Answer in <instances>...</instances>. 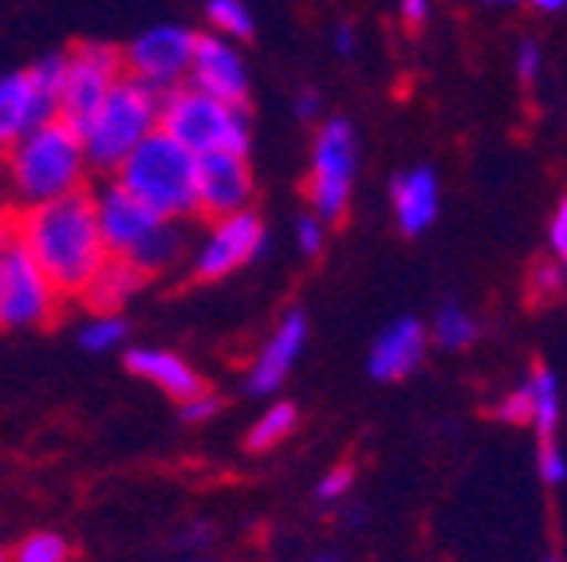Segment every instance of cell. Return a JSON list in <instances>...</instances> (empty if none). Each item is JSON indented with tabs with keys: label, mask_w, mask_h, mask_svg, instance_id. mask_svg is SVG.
Wrapping results in <instances>:
<instances>
[{
	"label": "cell",
	"mask_w": 567,
	"mask_h": 562,
	"mask_svg": "<svg viewBox=\"0 0 567 562\" xmlns=\"http://www.w3.org/2000/svg\"><path fill=\"white\" fill-rule=\"evenodd\" d=\"M12 237L35 256V264L44 268L55 291L71 299H80L99 268L111 260L91 194H71L60 201L20 209L12 217Z\"/></svg>",
	"instance_id": "obj_1"
},
{
	"label": "cell",
	"mask_w": 567,
	"mask_h": 562,
	"mask_svg": "<svg viewBox=\"0 0 567 562\" xmlns=\"http://www.w3.org/2000/svg\"><path fill=\"white\" fill-rule=\"evenodd\" d=\"M87 154H83L80 131L68 118L35 126L4 154V177H9L12 201L20 209L60 201V197L83 194L87 181Z\"/></svg>",
	"instance_id": "obj_2"
},
{
	"label": "cell",
	"mask_w": 567,
	"mask_h": 562,
	"mask_svg": "<svg viewBox=\"0 0 567 562\" xmlns=\"http://www.w3.org/2000/svg\"><path fill=\"white\" fill-rule=\"evenodd\" d=\"M115 181L162 220H186L197 212V154L162 126L134 146L131 158L115 169Z\"/></svg>",
	"instance_id": "obj_3"
},
{
	"label": "cell",
	"mask_w": 567,
	"mask_h": 562,
	"mask_svg": "<svg viewBox=\"0 0 567 562\" xmlns=\"http://www.w3.org/2000/svg\"><path fill=\"white\" fill-rule=\"evenodd\" d=\"M158 123H162V91L123 75L111 87V95L95 106V115L80 126L87 166L103 169V174H115L134 154V146L158 131Z\"/></svg>",
	"instance_id": "obj_4"
},
{
	"label": "cell",
	"mask_w": 567,
	"mask_h": 562,
	"mask_svg": "<svg viewBox=\"0 0 567 562\" xmlns=\"http://www.w3.org/2000/svg\"><path fill=\"white\" fill-rule=\"evenodd\" d=\"M162 131L174 142L205 158V154H240L252 146V118L248 106H233L205 95L197 87H174L162 95Z\"/></svg>",
	"instance_id": "obj_5"
},
{
	"label": "cell",
	"mask_w": 567,
	"mask_h": 562,
	"mask_svg": "<svg viewBox=\"0 0 567 562\" xmlns=\"http://www.w3.org/2000/svg\"><path fill=\"white\" fill-rule=\"evenodd\" d=\"M359 169V142L347 118H328L311 142L308 201L323 225H339L351 209V185Z\"/></svg>",
	"instance_id": "obj_6"
},
{
	"label": "cell",
	"mask_w": 567,
	"mask_h": 562,
	"mask_svg": "<svg viewBox=\"0 0 567 562\" xmlns=\"http://www.w3.org/2000/svg\"><path fill=\"white\" fill-rule=\"evenodd\" d=\"M60 291L48 272L35 264V256L12 237L9 252L0 260V331H24L44 326L60 311Z\"/></svg>",
	"instance_id": "obj_7"
},
{
	"label": "cell",
	"mask_w": 567,
	"mask_h": 562,
	"mask_svg": "<svg viewBox=\"0 0 567 562\" xmlns=\"http://www.w3.org/2000/svg\"><path fill=\"white\" fill-rule=\"evenodd\" d=\"M197 35L182 24H158L146 28L123 48V67L131 80L146 83L154 91H174L182 87V80L189 75V63H194Z\"/></svg>",
	"instance_id": "obj_8"
},
{
	"label": "cell",
	"mask_w": 567,
	"mask_h": 562,
	"mask_svg": "<svg viewBox=\"0 0 567 562\" xmlns=\"http://www.w3.org/2000/svg\"><path fill=\"white\" fill-rule=\"evenodd\" d=\"M123 75V48L91 44V40L87 44H75L68 52V83H63L60 95V118H68L80 131Z\"/></svg>",
	"instance_id": "obj_9"
},
{
	"label": "cell",
	"mask_w": 567,
	"mask_h": 562,
	"mask_svg": "<svg viewBox=\"0 0 567 562\" xmlns=\"http://www.w3.org/2000/svg\"><path fill=\"white\" fill-rule=\"evenodd\" d=\"M265 248H268L265 220H260L252 209H240V212H233V217H221L217 225H213L205 244L197 248L194 275L205 283L225 280V275H233L237 268L252 264Z\"/></svg>",
	"instance_id": "obj_10"
},
{
	"label": "cell",
	"mask_w": 567,
	"mask_h": 562,
	"mask_svg": "<svg viewBox=\"0 0 567 562\" xmlns=\"http://www.w3.org/2000/svg\"><path fill=\"white\" fill-rule=\"evenodd\" d=\"M248 201H252V169L240 154L197 158V212L221 220L248 209Z\"/></svg>",
	"instance_id": "obj_11"
},
{
	"label": "cell",
	"mask_w": 567,
	"mask_h": 562,
	"mask_svg": "<svg viewBox=\"0 0 567 562\" xmlns=\"http://www.w3.org/2000/svg\"><path fill=\"white\" fill-rule=\"evenodd\" d=\"M91 201H95L99 232H103V240H106V252L123 256V260L162 225V217H154V212L134 194H126L118 181L103 185L99 194H91Z\"/></svg>",
	"instance_id": "obj_12"
},
{
	"label": "cell",
	"mask_w": 567,
	"mask_h": 562,
	"mask_svg": "<svg viewBox=\"0 0 567 562\" xmlns=\"http://www.w3.org/2000/svg\"><path fill=\"white\" fill-rule=\"evenodd\" d=\"M189 80H194L197 91L221 98V103L248 106V71H245V63H240L237 48H233L225 35H217V32L197 35Z\"/></svg>",
	"instance_id": "obj_13"
},
{
	"label": "cell",
	"mask_w": 567,
	"mask_h": 562,
	"mask_svg": "<svg viewBox=\"0 0 567 562\" xmlns=\"http://www.w3.org/2000/svg\"><path fill=\"white\" fill-rule=\"evenodd\" d=\"M52 118H60V98L35 87L28 71L0 75V149L32 134L35 126L52 123Z\"/></svg>",
	"instance_id": "obj_14"
},
{
	"label": "cell",
	"mask_w": 567,
	"mask_h": 562,
	"mask_svg": "<svg viewBox=\"0 0 567 562\" xmlns=\"http://www.w3.org/2000/svg\"><path fill=\"white\" fill-rule=\"evenodd\" d=\"M303 343H308V315L303 311H284V319L276 323V331L268 334V343L260 346V358L248 374V394L268 397L284 386V378L292 374V366L300 362Z\"/></svg>",
	"instance_id": "obj_15"
},
{
	"label": "cell",
	"mask_w": 567,
	"mask_h": 562,
	"mask_svg": "<svg viewBox=\"0 0 567 562\" xmlns=\"http://www.w3.org/2000/svg\"><path fill=\"white\" fill-rule=\"evenodd\" d=\"M425 346H430L425 326L417 323L414 315H402V319H394L379 339H374L367 370H371L374 382H402L422 366Z\"/></svg>",
	"instance_id": "obj_16"
},
{
	"label": "cell",
	"mask_w": 567,
	"mask_h": 562,
	"mask_svg": "<svg viewBox=\"0 0 567 562\" xmlns=\"http://www.w3.org/2000/svg\"><path fill=\"white\" fill-rule=\"evenodd\" d=\"M390 205H394V220L406 237H422L437 217L442 205V189H437V174L430 166H414L390 181Z\"/></svg>",
	"instance_id": "obj_17"
},
{
	"label": "cell",
	"mask_w": 567,
	"mask_h": 562,
	"mask_svg": "<svg viewBox=\"0 0 567 562\" xmlns=\"http://www.w3.org/2000/svg\"><path fill=\"white\" fill-rule=\"evenodd\" d=\"M126 370H131L134 378L158 386L174 402H189V397L205 394V382L197 378V370L177 358V354L158 351V346H134V351H126Z\"/></svg>",
	"instance_id": "obj_18"
},
{
	"label": "cell",
	"mask_w": 567,
	"mask_h": 562,
	"mask_svg": "<svg viewBox=\"0 0 567 562\" xmlns=\"http://www.w3.org/2000/svg\"><path fill=\"white\" fill-rule=\"evenodd\" d=\"M146 280H151V275L138 272L131 260L111 256V260L95 272V280L87 283V291H83L80 299L91 308V315H115V311L126 308V299L138 295Z\"/></svg>",
	"instance_id": "obj_19"
},
{
	"label": "cell",
	"mask_w": 567,
	"mask_h": 562,
	"mask_svg": "<svg viewBox=\"0 0 567 562\" xmlns=\"http://www.w3.org/2000/svg\"><path fill=\"white\" fill-rule=\"evenodd\" d=\"M524 394H528V425H536V433H540V440H551L559 429V417H564V402H559V378L551 374V366H544V362H536L532 366V374L520 382Z\"/></svg>",
	"instance_id": "obj_20"
},
{
	"label": "cell",
	"mask_w": 567,
	"mask_h": 562,
	"mask_svg": "<svg viewBox=\"0 0 567 562\" xmlns=\"http://www.w3.org/2000/svg\"><path fill=\"white\" fill-rule=\"evenodd\" d=\"M182 252H186V237H182V229H177V220H162L158 229L142 240V244L134 248L126 260H131L138 272L158 275V272H166V268L174 264Z\"/></svg>",
	"instance_id": "obj_21"
},
{
	"label": "cell",
	"mask_w": 567,
	"mask_h": 562,
	"mask_svg": "<svg viewBox=\"0 0 567 562\" xmlns=\"http://www.w3.org/2000/svg\"><path fill=\"white\" fill-rule=\"evenodd\" d=\"M296 429V405L292 402H276L268 405L265 414H260V422L248 429V452H268V448H276L280 440H288Z\"/></svg>",
	"instance_id": "obj_22"
},
{
	"label": "cell",
	"mask_w": 567,
	"mask_h": 562,
	"mask_svg": "<svg viewBox=\"0 0 567 562\" xmlns=\"http://www.w3.org/2000/svg\"><path fill=\"white\" fill-rule=\"evenodd\" d=\"M434 339L445 346V351H465V346L477 339V319L470 311L445 299L442 308H437V319H434Z\"/></svg>",
	"instance_id": "obj_23"
},
{
	"label": "cell",
	"mask_w": 567,
	"mask_h": 562,
	"mask_svg": "<svg viewBox=\"0 0 567 562\" xmlns=\"http://www.w3.org/2000/svg\"><path fill=\"white\" fill-rule=\"evenodd\" d=\"M205 17L217 28V35L225 40H252V12L245 9V0H209L205 4Z\"/></svg>",
	"instance_id": "obj_24"
},
{
	"label": "cell",
	"mask_w": 567,
	"mask_h": 562,
	"mask_svg": "<svg viewBox=\"0 0 567 562\" xmlns=\"http://www.w3.org/2000/svg\"><path fill=\"white\" fill-rule=\"evenodd\" d=\"M126 334H131V326L118 315H95L91 323H83L80 346L91 354H106V351H115V346H123Z\"/></svg>",
	"instance_id": "obj_25"
},
{
	"label": "cell",
	"mask_w": 567,
	"mask_h": 562,
	"mask_svg": "<svg viewBox=\"0 0 567 562\" xmlns=\"http://www.w3.org/2000/svg\"><path fill=\"white\" fill-rule=\"evenodd\" d=\"M68 559H71L68 539L55 535V531H35V535H28L12 551V562H68Z\"/></svg>",
	"instance_id": "obj_26"
},
{
	"label": "cell",
	"mask_w": 567,
	"mask_h": 562,
	"mask_svg": "<svg viewBox=\"0 0 567 562\" xmlns=\"http://www.w3.org/2000/svg\"><path fill=\"white\" fill-rule=\"evenodd\" d=\"M35 80V87H44L48 95L60 98L63 95V83H68V52H48L40 55V60L32 63V71H28Z\"/></svg>",
	"instance_id": "obj_27"
},
{
	"label": "cell",
	"mask_w": 567,
	"mask_h": 562,
	"mask_svg": "<svg viewBox=\"0 0 567 562\" xmlns=\"http://www.w3.org/2000/svg\"><path fill=\"white\" fill-rule=\"evenodd\" d=\"M536 472H540V480L551 483V488L567 483V452L556 445V437L540 440V452H536Z\"/></svg>",
	"instance_id": "obj_28"
},
{
	"label": "cell",
	"mask_w": 567,
	"mask_h": 562,
	"mask_svg": "<svg viewBox=\"0 0 567 562\" xmlns=\"http://www.w3.org/2000/svg\"><path fill=\"white\" fill-rule=\"evenodd\" d=\"M351 488H354V468L351 465H336L328 476H323V480L316 483V496L323 503H331V500H343Z\"/></svg>",
	"instance_id": "obj_29"
},
{
	"label": "cell",
	"mask_w": 567,
	"mask_h": 562,
	"mask_svg": "<svg viewBox=\"0 0 567 562\" xmlns=\"http://www.w3.org/2000/svg\"><path fill=\"white\" fill-rule=\"evenodd\" d=\"M532 299H559V260H540L532 268Z\"/></svg>",
	"instance_id": "obj_30"
},
{
	"label": "cell",
	"mask_w": 567,
	"mask_h": 562,
	"mask_svg": "<svg viewBox=\"0 0 567 562\" xmlns=\"http://www.w3.org/2000/svg\"><path fill=\"white\" fill-rule=\"evenodd\" d=\"M296 244H300L303 256L323 252V220H319L316 212H303V217L296 220Z\"/></svg>",
	"instance_id": "obj_31"
},
{
	"label": "cell",
	"mask_w": 567,
	"mask_h": 562,
	"mask_svg": "<svg viewBox=\"0 0 567 562\" xmlns=\"http://www.w3.org/2000/svg\"><path fill=\"white\" fill-rule=\"evenodd\" d=\"M540 44L536 40H524L520 48H516V75H520L524 83H536V75H540Z\"/></svg>",
	"instance_id": "obj_32"
},
{
	"label": "cell",
	"mask_w": 567,
	"mask_h": 562,
	"mask_svg": "<svg viewBox=\"0 0 567 562\" xmlns=\"http://www.w3.org/2000/svg\"><path fill=\"white\" fill-rule=\"evenodd\" d=\"M548 244H551V256H556V260H567V197L556 205V212H551Z\"/></svg>",
	"instance_id": "obj_33"
},
{
	"label": "cell",
	"mask_w": 567,
	"mask_h": 562,
	"mask_svg": "<svg viewBox=\"0 0 567 562\" xmlns=\"http://www.w3.org/2000/svg\"><path fill=\"white\" fill-rule=\"evenodd\" d=\"M217 409H221V397L197 394V397H189V402H182V422H205V417H213Z\"/></svg>",
	"instance_id": "obj_34"
},
{
	"label": "cell",
	"mask_w": 567,
	"mask_h": 562,
	"mask_svg": "<svg viewBox=\"0 0 567 562\" xmlns=\"http://www.w3.org/2000/svg\"><path fill=\"white\" fill-rule=\"evenodd\" d=\"M425 17H430V0H402V20L410 28H422Z\"/></svg>",
	"instance_id": "obj_35"
},
{
	"label": "cell",
	"mask_w": 567,
	"mask_h": 562,
	"mask_svg": "<svg viewBox=\"0 0 567 562\" xmlns=\"http://www.w3.org/2000/svg\"><path fill=\"white\" fill-rule=\"evenodd\" d=\"M296 115H300L303 123H311V118L319 115V95H316V91H300V98H296Z\"/></svg>",
	"instance_id": "obj_36"
},
{
	"label": "cell",
	"mask_w": 567,
	"mask_h": 562,
	"mask_svg": "<svg viewBox=\"0 0 567 562\" xmlns=\"http://www.w3.org/2000/svg\"><path fill=\"white\" fill-rule=\"evenodd\" d=\"M336 48H339V52H343V55H351L354 52V32H351V28H339V32H336Z\"/></svg>",
	"instance_id": "obj_37"
},
{
	"label": "cell",
	"mask_w": 567,
	"mask_h": 562,
	"mask_svg": "<svg viewBox=\"0 0 567 562\" xmlns=\"http://www.w3.org/2000/svg\"><path fill=\"white\" fill-rule=\"evenodd\" d=\"M540 12H564L567 9V0H532Z\"/></svg>",
	"instance_id": "obj_38"
},
{
	"label": "cell",
	"mask_w": 567,
	"mask_h": 562,
	"mask_svg": "<svg viewBox=\"0 0 567 562\" xmlns=\"http://www.w3.org/2000/svg\"><path fill=\"white\" fill-rule=\"evenodd\" d=\"M9 244H12V225H4V229H0V260H4V252H9Z\"/></svg>",
	"instance_id": "obj_39"
},
{
	"label": "cell",
	"mask_w": 567,
	"mask_h": 562,
	"mask_svg": "<svg viewBox=\"0 0 567 562\" xmlns=\"http://www.w3.org/2000/svg\"><path fill=\"white\" fill-rule=\"evenodd\" d=\"M4 225H12V217H9V197L0 194V229H4Z\"/></svg>",
	"instance_id": "obj_40"
},
{
	"label": "cell",
	"mask_w": 567,
	"mask_h": 562,
	"mask_svg": "<svg viewBox=\"0 0 567 562\" xmlns=\"http://www.w3.org/2000/svg\"><path fill=\"white\" fill-rule=\"evenodd\" d=\"M559 295L567 299V260H559Z\"/></svg>",
	"instance_id": "obj_41"
},
{
	"label": "cell",
	"mask_w": 567,
	"mask_h": 562,
	"mask_svg": "<svg viewBox=\"0 0 567 562\" xmlns=\"http://www.w3.org/2000/svg\"><path fill=\"white\" fill-rule=\"evenodd\" d=\"M485 4H513V0H485Z\"/></svg>",
	"instance_id": "obj_42"
},
{
	"label": "cell",
	"mask_w": 567,
	"mask_h": 562,
	"mask_svg": "<svg viewBox=\"0 0 567 562\" xmlns=\"http://www.w3.org/2000/svg\"><path fill=\"white\" fill-rule=\"evenodd\" d=\"M548 562H564V559H559V554H551V559Z\"/></svg>",
	"instance_id": "obj_43"
},
{
	"label": "cell",
	"mask_w": 567,
	"mask_h": 562,
	"mask_svg": "<svg viewBox=\"0 0 567 562\" xmlns=\"http://www.w3.org/2000/svg\"><path fill=\"white\" fill-rule=\"evenodd\" d=\"M311 562H336V559H311Z\"/></svg>",
	"instance_id": "obj_44"
}]
</instances>
